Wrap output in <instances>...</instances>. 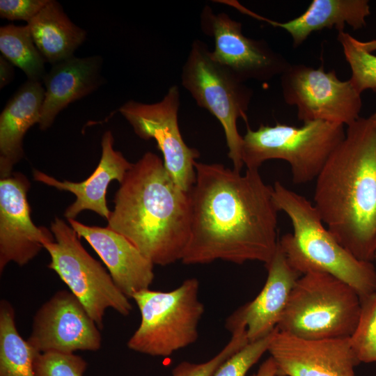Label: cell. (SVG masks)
I'll list each match as a JSON object with an SVG mask.
<instances>
[{
	"label": "cell",
	"mask_w": 376,
	"mask_h": 376,
	"mask_svg": "<svg viewBox=\"0 0 376 376\" xmlns=\"http://www.w3.org/2000/svg\"><path fill=\"white\" fill-rule=\"evenodd\" d=\"M28 178L15 172L0 180V272L10 262L27 264L44 249V243L55 240L45 227H37L31 217L27 192Z\"/></svg>",
	"instance_id": "cell-14"
},
{
	"label": "cell",
	"mask_w": 376,
	"mask_h": 376,
	"mask_svg": "<svg viewBox=\"0 0 376 376\" xmlns=\"http://www.w3.org/2000/svg\"><path fill=\"white\" fill-rule=\"evenodd\" d=\"M367 0H313L304 13L285 22L265 18L256 13L252 17L267 22L274 27L285 29L292 40L293 47L301 45L315 31L335 28L344 31L345 25L354 30L366 24V19L370 15Z\"/></svg>",
	"instance_id": "cell-21"
},
{
	"label": "cell",
	"mask_w": 376,
	"mask_h": 376,
	"mask_svg": "<svg viewBox=\"0 0 376 376\" xmlns=\"http://www.w3.org/2000/svg\"><path fill=\"white\" fill-rule=\"evenodd\" d=\"M273 198L292 225L293 232L283 235L279 246L294 269L301 275L329 274L350 285L360 299L376 292L373 263L357 259L344 248L324 226L313 204L279 181L273 186Z\"/></svg>",
	"instance_id": "cell-4"
},
{
	"label": "cell",
	"mask_w": 376,
	"mask_h": 376,
	"mask_svg": "<svg viewBox=\"0 0 376 376\" xmlns=\"http://www.w3.org/2000/svg\"><path fill=\"white\" fill-rule=\"evenodd\" d=\"M79 238L92 246L107 266L117 288L128 298L149 289L155 278L154 264L123 235L111 230L68 219Z\"/></svg>",
	"instance_id": "cell-16"
},
{
	"label": "cell",
	"mask_w": 376,
	"mask_h": 376,
	"mask_svg": "<svg viewBox=\"0 0 376 376\" xmlns=\"http://www.w3.org/2000/svg\"><path fill=\"white\" fill-rule=\"evenodd\" d=\"M0 51L5 58L24 72L28 80L43 81L47 74L46 61L35 45L27 25L1 26Z\"/></svg>",
	"instance_id": "cell-24"
},
{
	"label": "cell",
	"mask_w": 376,
	"mask_h": 376,
	"mask_svg": "<svg viewBox=\"0 0 376 376\" xmlns=\"http://www.w3.org/2000/svg\"><path fill=\"white\" fill-rule=\"evenodd\" d=\"M360 313V297L350 285L311 272L296 281L276 328L308 340L350 338Z\"/></svg>",
	"instance_id": "cell-5"
},
{
	"label": "cell",
	"mask_w": 376,
	"mask_h": 376,
	"mask_svg": "<svg viewBox=\"0 0 376 376\" xmlns=\"http://www.w3.org/2000/svg\"><path fill=\"white\" fill-rule=\"evenodd\" d=\"M113 203L107 227L154 265L182 260L191 233L190 194L174 182L157 155L147 152L132 164Z\"/></svg>",
	"instance_id": "cell-3"
},
{
	"label": "cell",
	"mask_w": 376,
	"mask_h": 376,
	"mask_svg": "<svg viewBox=\"0 0 376 376\" xmlns=\"http://www.w3.org/2000/svg\"><path fill=\"white\" fill-rule=\"evenodd\" d=\"M202 31L212 37V58L240 80L267 81L282 73L290 63L265 41L245 36L242 24L225 13H214L205 6L201 14Z\"/></svg>",
	"instance_id": "cell-12"
},
{
	"label": "cell",
	"mask_w": 376,
	"mask_h": 376,
	"mask_svg": "<svg viewBox=\"0 0 376 376\" xmlns=\"http://www.w3.org/2000/svg\"><path fill=\"white\" fill-rule=\"evenodd\" d=\"M338 40L351 69L350 81L354 88L360 94L368 89L376 93V55L362 49L358 40L345 31L338 32Z\"/></svg>",
	"instance_id": "cell-25"
},
{
	"label": "cell",
	"mask_w": 376,
	"mask_h": 376,
	"mask_svg": "<svg viewBox=\"0 0 376 376\" xmlns=\"http://www.w3.org/2000/svg\"><path fill=\"white\" fill-rule=\"evenodd\" d=\"M281 85L284 101L296 106L303 123L322 120L347 127L360 118L361 94L350 79H339L334 70L290 64L281 75Z\"/></svg>",
	"instance_id": "cell-10"
},
{
	"label": "cell",
	"mask_w": 376,
	"mask_h": 376,
	"mask_svg": "<svg viewBox=\"0 0 376 376\" xmlns=\"http://www.w3.org/2000/svg\"><path fill=\"white\" fill-rule=\"evenodd\" d=\"M113 141L111 132H105L102 137L100 162L93 173L84 181H61L38 170L33 171L36 181L59 190L68 191L76 196L75 202L64 212V217L68 219H75L84 210L93 211L107 220L109 219L111 211L106 201L107 188L114 180L120 183L132 165L120 152L114 150Z\"/></svg>",
	"instance_id": "cell-18"
},
{
	"label": "cell",
	"mask_w": 376,
	"mask_h": 376,
	"mask_svg": "<svg viewBox=\"0 0 376 376\" xmlns=\"http://www.w3.org/2000/svg\"><path fill=\"white\" fill-rule=\"evenodd\" d=\"M229 330L232 337L217 354L198 364L182 362L173 369V376H212L221 363L249 343L243 324L235 325Z\"/></svg>",
	"instance_id": "cell-27"
},
{
	"label": "cell",
	"mask_w": 376,
	"mask_h": 376,
	"mask_svg": "<svg viewBox=\"0 0 376 376\" xmlns=\"http://www.w3.org/2000/svg\"><path fill=\"white\" fill-rule=\"evenodd\" d=\"M371 117L373 118V120H374L375 121V123H376V111H375L374 113H373V114L371 115Z\"/></svg>",
	"instance_id": "cell-34"
},
{
	"label": "cell",
	"mask_w": 376,
	"mask_h": 376,
	"mask_svg": "<svg viewBox=\"0 0 376 376\" xmlns=\"http://www.w3.org/2000/svg\"><path fill=\"white\" fill-rule=\"evenodd\" d=\"M179 107L180 91L175 85L159 102L145 104L130 100L118 111L139 137L155 140L171 178L181 189L189 191L196 180L194 164L200 153L183 140L178 125Z\"/></svg>",
	"instance_id": "cell-11"
},
{
	"label": "cell",
	"mask_w": 376,
	"mask_h": 376,
	"mask_svg": "<svg viewBox=\"0 0 376 376\" xmlns=\"http://www.w3.org/2000/svg\"><path fill=\"white\" fill-rule=\"evenodd\" d=\"M198 290V279L190 278L170 292L146 289L134 294L132 299L139 308L141 320L127 347L142 354L166 357L194 343L205 310Z\"/></svg>",
	"instance_id": "cell-7"
},
{
	"label": "cell",
	"mask_w": 376,
	"mask_h": 376,
	"mask_svg": "<svg viewBox=\"0 0 376 376\" xmlns=\"http://www.w3.org/2000/svg\"><path fill=\"white\" fill-rule=\"evenodd\" d=\"M87 366L74 353L45 352L36 359L34 370L36 376H83Z\"/></svg>",
	"instance_id": "cell-29"
},
{
	"label": "cell",
	"mask_w": 376,
	"mask_h": 376,
	"mask_svg": "<svg viewBox=\"0 0 376 376\" xmlns=\"http://www.w3.org/2000/svg\"><path fill=\"white\" fill-rule=\"evenodd\" d=\"M102 63V58L99 56H73L52 65L42 81L45 88L38 124L40 130L49 128L63 109L103 84Z\"/></svg>",
	"instance_id": "cell-19"
},
{
	"label": "cell",
	"mask_w": 376,
	"mask_h": 376,
	"mask_svg": "<svg viewBox=\"0 0 376 376\" xmlns=\"http://www.w3.org/2000/svg\"><path fill=\"white\" fill-rule=\"evenodd\" d=\"M40 354L19 334L15 311L6 300L0 302V376H36L34 362Z\"/></svg>",
	"instance_id": "cell-23"
},
{
	"label": "cell",
	"mask_w": 376,
	"mask_h": 376,
	"mask_svg": "<svg viewBox=\"0 0 376 376\" xmlns=\"http://www.w3.org/2000/svg\"><path fill=\"white\" fill-rule=\"evenodd\" d=\"M345 136L344 125L322 120L296 127L276 123L253 130L246 124L242 159L247 169H258L266 161L282 159L290 166L295 184L315 180L327 159Z\"/></svg>",
	"instance_id": "cell-6"
},
{
	"label": "cell",
	"mask_w": 376,
	"mask_h": 376,
	"mask_svg": "<svg viewBox=\"0 0 376 376\" xmlns=\"http://www.w3.org/2000/svg\"><path fill=\"white\" fill-rule=\"evenodd\" d=\"M265 267L268 274L260 292L226 321L227 329L243 324L249 343L267 336L276 328L291 290L301 276L290 265L279 245L274 257Z\"/></svg>",
	"instance_id": "cell-17"
},
{
	"label": "cell",
	"mask_w": 376,
	"mask_h": 376,
	"mask_svg": "<svg viewBox=\"0 0 376 376\" xmlns=\"http://www.w3.org/2000/svg\"><path fill=\"white\" fill-rule=\"evenodd\" d=\"M26 340L40 353L97 351L102 344L94 320L79 300L65 290L56 292L39 308Z\"/></svg>",
	"instance_id": "cell-13"
},
{
	"label": "cell",
	"mask_w": 376,
	"mask_h": 376,
	"mask_svg": "<svg viewBox=\"0 0 376 376\" xmlns=\"http://www.w3.org/2000/svg\"><path fill=\"white\" fill-rule=\"evenodd\" d=\"M49 0H1L0 16L8 20L29 22Z\"/></svg>",
	"instance_id": "cell-30"
},
{
	"label": "cell",
	"mask_w": 376,
	"mask_h": 376,
	"mask_svg": "<svg viewBox=\"0 0 376 376\" xmlns=\"http://www.w3.org/2000/svg\"><path fill=\"white\" fill-rule=\"evenodd\" d=\"M275 330L263 338L248 343L221 363L212 376H246L248 370L268 350Z\"/></svg>",
	"instance_id": "cell-28"
},
{
	"label": "cell",
	"mask_w": 376,
	"mask_h": 376,
	"mask_svg": "<svg viewBox=\"0 0 376 376\" xmlns=\"http://www.w3.org/2000/svg\"><path fill=\"white\" fill-rule=\"evenodd\" d=\"M358 44L366 52L373 53L376 51V39L368 41H360L358 40Z\"/></svg>",
	"instance_id": "cell-33"
},
{
	"label": "cell",
	"mask_w": 376,
	"mask_h": 376,
	"mask_svg": "<svg viewBox=\"0 0 376 376\" xmlns=\"http://www.w3.org/2000/svg\"><path fill=\"white\" fill-rule=\"evenodd\" d=\"M194 166L191 233L182 263L221 260L267 265L279 240L273 187L263 181L258 169L242 174L222 164L197 161Z\"/></svg>",
	"instance_id": "cell-1"
},
{
	"label": "cell",
	"mask_w": 376,
	"mask_h": 376,
	"mask_svg": "<svg viewBox=\"0 0 376 376\" xmlns=\"http://www.w3.org/2000/svg\"><path fill=\"white\" fill-rule=\"evenodd\" d=\"M15 76L14 65L5 58L0 56V88H4L12 81Z\"/></svg>",
	"instance_id": "cell-31"
},
{
	"label": "cell",
	"mask_w": 376,
	"mask_h": 376,
	"mask_svg": "<svg viewBox=\"0 0 376 376\" xmlns=\"http://www.w3.org/2000/svg\"><path fill=\"white\" fill-rule=\"evenodd\" d=\"M26 25L45 61L52 65L73 56L86 38V31L75 24L54 0H49Z\"/></svg>",
	"instance_id": "cell-22"
},
{
	"label": "cell",
	"mask_w": 376,
	"mask_h": 376,
	"mask_svg": "<svg viewBox=\"0 0 376 376\" xmlns=\"http://www.w3.org/2000/svg\"><path fill=\"white\" fill-rule=\"evenodd\" d=\"M277 375L276 365L270 357L261 364L257 373L251 376H277Z\"/></svg>",
	"instance_id": "cell-32"
},
{
	"label": "cell",
	"mask_w": 376,
	"mask_h": 376,
	"mask_svg": "<svg viewBox=\"0 0 376 376\" xmlns=\"http://www.w3.org/2000/svg\"><path fill=\"white\" fill-rule=\"evenodd\" d=\"M207 45L201 40L193 41L182 66L181 84L196 104L207 110L223 127L228 148V156L233 169L241 171L243 136L237 122L247 123L246 111L253 91L230 70L211 56Z\"/></svg>",
	"instance_id": "cell-8"
},
{
	"label": "cell",
	"mask_w": 376,
	"mask_h": 376,
	"mask_svg": "<svg viewBox=\"0 0 376 376\" xmlns=\"http://www.w3.org/2000/svg\"><path fill=\"white\" fill-rule=\"evenodd\" d=\"M277 376H355L360 362L350 338L308 340L276 328L267 350Z\"/></svg>",
	"instance_id": "cell-15"
},
{
	"label": "cell",
	"mask_w": 376,
	"mask_h": 376,
	"mask_svg": "<svg viewBox=\"0 0 376 376\" xmlns=\"http://www.w3.org/2000/svg\"><path fill=\"white\" fill-rule=\"evenodd\" d=\"M45 88L40 81L27 80L8 100L0 115V176L9 177L24 155L23 138L40 123Z\"/></svg>",
	"instance_id": "cell-20"
},
{
	"label": "cell",
	"mask_w": 376,
	"mask_h": 376,
	"mask_svg": "<svg viewBox=\"0 0 376 376\" xmlns=\"http://www.w3.org/2000/svg\"><path fill=\"white\" fill-rule=\"evenodd\" d=\"M55 240L44 243L51 261L48 268L54 271L79 300L97 327H104L107 308L127 316L132 306L115 285L103 266L84 248L75 230L63 219L51 224Z\"/></svg>",
	"instance_id": "cell-9"
},
{
	"label": "cell",
	"mask_w": 376,
	"mask_h": 376,
	"mask_svg": "<svg viewBox=\"0 0 376 376\" xmlns=\"http://www.w3.org/2000/svg\"><path fill=\"white\" fill-rule=\"evenodd\" d=\"M314 206L337 241L357 259L376 251V123L360 117L315 179Z\"/></svg>",
	"instance_id": "cell-2"
},
{
	"label": "cell",
	"mask_w": 376,
	"mask_h": 376,
	"mask_svg": "<svg viewBox=\"0 0 376 376\" xmlns=\"http://www.w3.org/2000/svg\"><path fill=\"white\" fill-rule=\"evenodd\" d=\"M373 260H374V261L375 262V263H376V251H375V256H374V259H373Z\"/></svg>",
	"instance_id": "cell-35"
},
{
	"label": "cell",
	"mask_w": 376,
	"mask_h": 376,
	"mask_svg": "<svg viewBox=\"0 0 376 376\" xmlns=\"http://www.w3.org/2000/svg\"><path fill=\"white\" fill-rule=\"evenodd\" d=\"M360 299L359 320L350 344L360 363H376V292Z\"/></svg>",
	"instance_id": "cell-26"
}]
</instances>
